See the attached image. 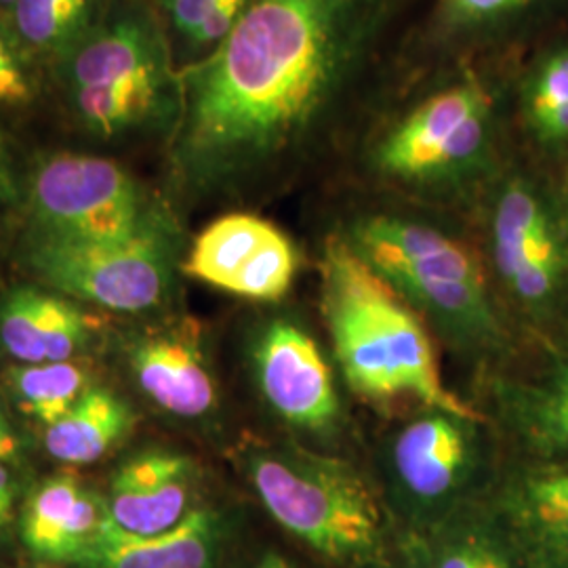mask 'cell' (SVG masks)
<instances>
[{"instance_id": "6da1fadb", "label": "cell", "mask_w": 568, "mask_h": 568, "mask_svg": "<svg viewBox=\"0 0 568 568\" xmlns=\"http://www.w3.org/2000/svg\"><path fill=\"white\" fill-rule=\"evenodd\" d=\"M387 0H253L203 60L180 70L169 161L180 190L230 196L304 150L363 68Z\"/></svg>"}, {"instance_id": "7a4b0ae2", "label": "cell", "mask_w": 568, "mask_h": 568, "mask_svg": "<svg viewBox=\"0 0 568 568\" xmlns=\"http://www.w3.org/2000/svg\"><path fill=\"white\" fill-rule=\"evenodd\" d=\"M321 305L333 356L354 394L371 403L413 398L424 406L485 419L445 384L424 318L344 236L326 241Z\"/></svg>"}, {"instance_id": "3957f363", "label": "cell", "mask_w": 568, "mask_h": 568, "mask_svg": "<svg viewBox=\"0 0 568 568\" xmlns=\"http://www.w3.org/2000/svg\"><path fill=\"white\" fill-rule=\"evenodd\" d=\"M51 95L93 142L171 135L182 82L161 18L145 0H110L102 20L51 68Z\"/></svg>"}, {"instance_id": "277c9868", "label": "cell", "mask_w": 568, "mask_h": 568, "mask_svg": "<svg viewBox=\"0 0 568 568\" xmlns=\"http://www.w3.org/2000/svg\"><path fill=\"white\" fill-rule=\"evenodd\" d=\"M344 239L455 352L487 361L506 347L487 270L469 244L396 215L361 217Z\"/></svg>"}, {"instance_id": "5b68a950", "label": "cell", "mask_w": 568, "mask_h": 568, "mask_svg": "<svg viewBox=\"0 0 568 568\" xmlns=\"http://www.w3.org/2000/svg\"><path fill=\"white\" fill-rule=\"evenodd\" d=\"M243 469L267 514L326 560L368 565L379 554L384 509L344 459L297 445H253Z\"/></svg>"}, {"instance_id": "8992f818", "label": "cell", "mask_w": 568, "mask_h": 568, "mask_svg": "<svg viewBox=\"0 0 568 568\" xmlns=\"http://www.w3.org/2000/svg\"><path fill=\"white\" fill-rule=\"evenodd\" d=\"M30 234L70 243H129L175 227L121 163L84 152L44 154L23 175Z\"/></svg>"}, {"instance_id": "52a82bcc", "label": "cell", "mask_w": 568, "mask_h": 568, "mask_svg": "<svg viewBox=\"0 0 568 568\" xmlns=\"http://www.w3.org/2000/svg\"><path fill=\"white\" fill-rule=\"evenodd\" d=\"M487 466L485 419L432 406L406 419L384 448L389 499L419 532L476 499Z\"/></svg>"}, {"instance_id": "ba28073f", "label": "cell", "mask_w": 568, "mask_h": 568, "mask_svg": "<svg viewBox=\"0 0 568 568\" xmlns=\"http://www.w3.org/2000/svg\"><path fill=\"white\" fill-rule=\"evenodd\" d=\"M23 264L47 288L116 314H148L169 300L178 232L169 227L129 243H70L26 236Z\"/></svg>"}, {"instance_id": "9c48e42d", "label": "cell", "mask_w": 568, "mask_h": 568, "mask_svg": "<svg viewBox=\"0 0 568 568\" xmlns=\"http://www.w3.org/2000/svg\"><path fill=\"white\" fill-rule=\"evenodd\" d=\"M495 98L478 79L453 84L394 124L373 150L375 169L415 187H448L487 161Z\"/></svg>"}, {"instance_id": "30bf717a", "label": "cell", "mask_w": 568, "mask_h": 568, "mask_svg": "<svg viewBox=\"0 0 568 568\" xmlns=\"http://www.w3.org/2000/svg\"><path fill=\"white\" fill-rule=\"evenodd\" d=\"M490 260L509 302L544 323L568 291V234L548 194L525 178L499 187L488 220Z\"/></svg>"}, {"instance_id": "8fae6325", "label": "cell", "mask_w": 568, "mask_h": 568, "mask_svg": "<svg viewBox=\"0 0 568 568\" xmlns=\"http://www.w3.org/2000/svg\"><path fill=\"white\" fill-rule=\"evenodd\" d=\"M255 386L284 426L305 436H328L344 408L333 368L316 337L293 318H272L251 345Z\"/></svg>"}, {"instance_id": "7c38bea8", "label": "cell", "mask_w": 568, "mask_h": 568, "mask_svg": "<svg viewBox=\"0 0 568 568\" xmlns=\"http://www.w3.org/2000/svg\"><path fill=\"white\" fill-rule=\"evenodd\" d=\"M300 255L272 222L253 213H227L194 239L182 272L248 302H281L295 283Z\"/></svg>"}, {"instance_id": "4fadbf2b", "label": "cell", "mask_w": 568, "mask_h": 568, "mask_svg": "<svg viewBox=\"0 0 568 568\" xmlns=\"http://www.w3.org/2000/svg\"><path fill=\"white\" fill-rule=\"evenodd\" d=\"M131 377L148 403L183 422L217 408V382L203 325L190 316L142 328L126 349Z\"/></svg>"}, {"instance_id": "5bb4252c", "label": "cell", "mask_w": 568, "mask_h": 568, "mask_svg": "<svg viewBox=\"0 0 568 568\" xmlns=\"http://www.w3.org/2000/svg\"><path fill=\"white\" fill-rule=\"evenodd\" d=\"M527 568H568V462L508 469L488 501Z\"/></svg>"}, {"instance_id": "9a60e30c", "label": "cell", "mask_w": 568, "mask_h": 568, "mask_svg": "<svg viewBox=\"0 0 568 568\" xmlns=\"http://www.w3.org/2000/svg\"><path fill=\"white\" fill-rule=\"evenodd\" d=\"M199 467L178 450L145 448L124 459L105 497L114 527L129 535H159L199 508Z\"/></svg>"}, {"instance_id": "2e32d148", "label": "cell", "mask_w": 568, "mask_h": 568, "mask_svg": "<svg viewBox=\"0 0 568 568\" xmlns=\"http://www.w3.org/2000/svg\"><path fill=\"white\" fill-rule=\"evenodd\" d=\"M98 331L79 302L42 284L13 286L0 300V347L18 365L77 361Z\"/></svg>"}, {"instance_id": "e0dca14e", "label": "cell", "mask_w": 568, "mask_h": 568, "mask_svg": "<svg viewBox=\"0 0 568 568\" xmlns=\"http://www.w3.org/2000/svg\"><path fill=\"white\" fill-rule=\"evenodd\" d=\"M105 497L61 474L30 490L20 514L23 546L39 560L72 567L108 525Z\"/></svg>"}, {"instance_id": "ac0fdd59", "label": "cell", "mask_w": 568, "mask_h": 568, "mask_svg": "<svg viewBox=\"0 0 568 568\" xmlns=\"http://www.w3.org/2000/svg\"><path fill=\"white\" fill-rule=\"evenodd\" d=\"M224 530V516L204 506L159 535H129L108 520L70 568H215Z\"/></svg>"}, {"instance_id": "d6986e66", "label": "cell", "mask_w": 568, "mask_h": 568, "mask_svg": "<svg viewBox=\"0 0 568 568\" xmlns=\"http://www.w3.org/2000/svg\"><path fill=\"white\" fill-rule=\"evenodd\" d=\"M495 400L535 462H568V352L532 379L497 384Z\"/></svg>"}, {"instance_id": "ffe728a7", "label": "cell", "mask_w": 568, "mask_h": 568, "mask_svg": "<svg viewBox=\"0 0 568 568\" xmlns=\"http://www.w3.org/2000/svg\"><path fill=\"white\" fill-rule=\"evenodd\" d=\"M426 568H527L488 501L471 499L422 532Z\"/></svg>"}, {"instance_id": "44dd1931", "label": "cell", "mask_w": 568, "mask_h": 568, "mask_svg": "<svg viewBox=\"0 0 568 568\" xmlns=\"http://www.w3.org/2000/svg\"><path fill=\"white\" fill-rule=\"evenodd\" d=\"M135 426L129 403L108 387L93 386L58 424L44 427L47 453L65 466H91L122 443Z\"/></svg>"}, {"instance_id": "7402d4cb", "label": "cell", "mask_w": 568, "mask_h": 568, "mask_svg": "<svg viewBox=\"0 0 568 568\" xmlns=\"http://www.w3.org/2000/svg\"><path fill=\"white\" fill-rule=\"evenodd\" d=\"M110 0H16L2 16L49 70L102 20Z\"/></svg>"}, {"instance_id": "603a6c76", "label": "cell", "mask_w": 568, "mask_h": 568, "mask_svg": "<svg viewBox=\"0 0 568 568\" xmlns=\"http://www.w3.org/2000/svg\"><path fill=\"white\" fill-rule=\"evenodd\" d=\"M4 386L18 410L42 427L58 424L91 389V373L79 361L11 366Z\"/></svg>"}, {"instance_id": "cb8c5ba5", "label": "cell", "mask_w": 568, "mask_h": 568, "mask_svg": "<svg viewBox=\"0 0 568 568\" xmlns=\"http://www.w3.org/2000/svg\"><path fill=\"white\" fill-rule=\"evenodd\" d=\"M251 4L253 0H159V11L164 32L169 30L190 65L224 41Z\"/></svg>"}, {"instance_id": "d4e9b609", "label": "cell", "mask_w": 568, "mask_h": 568, "mask_svg": "<svg viewBox=\"0 0 568 568\" xmlns=\"http://www.w3.org/2000/svg\"><path fill=\"white\" fill-rule=\"evenodd\" d=\"M51 95V70L37 60L0 16V126L32 116Z\"/></svg>"}, {"instance_id": "484cf974", "label": "cell", "mask_w": 568, "mask_h": 568, "mask_svg": "<svg viewBox=\"0 0 568 568\" xmlns=\"http://www.w3.org/2000/svg\"><path fill=\"white\" fill-rule=\"evenodd\" d=\"M525 116L532 135L551 148L568 143V49H558L528 77Z\"/></svg>"}, {"instance_id": "4316f807", "label": "cell", "mask_w": 568, "mask_h": 568, "mask_svg": "<svg viewBox=\"0 0 568 568\" xmlns=\"http://www.w3.org/2000/svg\"><path fill=\"white\" fill-rule=\"evenodd\" d=\"M528 0H440V20L453 30H476L506 20Z\"/></svg>"}, {"instance_id": "83f0119b", "label": "cell", "mask_w": 568, "mask_h": 568, "mask_svg": "<svg viewBox=\"0 0 568 568\" xmlns=\"http://www.w3.org/2000/svg\"><path fill=\"white\" fill-rule=\"evenodd\" d=\"M20 203H23V175L16 166L13 148L0 129V220Z\"/></svg>"}, {"instance_id": "f1b7e54d", "label": "cell", "mask_w": 568, "mask_h": 568, "mask_svg": "<svg viewBox=\"0 0 568 568\" xmlns=\"http://www.w3.org/2000/svg\"><path fill=\"white\" fill-rule=\"evenodd\" d=\"M18 455H20V440L0 408V462L11 464L18 459Z\"/></svg>"}, {"instance_id": "f546056e", "label": "cell", "mask_w": 568, "mask_h": 568, "mask_svg": "<svg viewBox=\"0 0 568 568\" xmlns=\"http://www.w3.org/2000/svg\"><path fill=\"white\" fill-rule=\"evenodd\" d=\"M253 568H293V565L278 551H265Z\"/></svg>"}, {"instance_id": "4dcf8cb0", "label": "cell", "mask_w": 568, "mask_h": 568, "mask_svg": "<svg viewBox=\"0 0 568 568\" xmlns=\"http://www.w3.org/2000/svg\"><path fill=\"white\" fill-rule=\"evenodd\" d=\"M13 2H16V0H0V16H4Z\"/></svg>"}, {"instance_id": "1f68e13d", "label": "cell", "mask_w": 568, "mask_h": 568, "mask_svg": "<svg viewBox=\"0 0 568 568\" xmlns=\"http://www.w3.org/2000/svg\"><path fill=\"white\" fill-rule=\"evenodd\" d=\"M365 568H387V567H375L373 562H368V565H365Z\"/></svg>"}]
</instances>
